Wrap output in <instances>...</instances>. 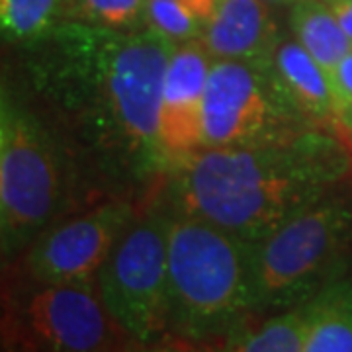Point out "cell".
<instances>
[{"label": "cell", "mask_w": 352, "mask_h": 352, "mask_svg": "<svg viewBox=\"0 0 352 352\" xmlns=\"http://www.w3.org/2000/svg\"><path fill=\"white\" fill-rule=\"evenodd\" d=\"M331 88L335 98V129L352 145V50L337 65Z\"/></svg>", "instance_id": "19"}, {"label": "cell", "mask_w": 352, "mask_h": 352, "mask_svg": "<svg viewBox=\"0 0 352 352\" xmlns=\"http://www.w3.org/2000/svg\"><path fill=\"white\" fill-rule=\"evenodd\" d=\"M352 261V206L331 194L251 243L252 311L298 307L344 276Z\"/></svg>", "instance_id": "5"}, {"label": "cell", "mask_w": 352, "mask_h": 352, "mask_svg": "<svg viewBox=\"0 0 352 352\" xmlns=\"http://www.w3.org/2000/svg\"><path fill=\"white\" fill-rule=\"evenodd\" d=\"M182 2L204 22L210 18V14L214 12L215 4H217V0H182Z\"/></svg>", "instance_id": "21"}, {"label": "cell", "mask_w": 352, "mask_h": 352, "mask_svg": "<svg viewBox=\"0 0 352 352\" xmlns=\"http://www.w3.org/2000/svg\"><path fill=\"white\" fill-rule=\"evenodd\" d=\"M2 333L6 346L24 351H118L135 342L108 311L96 280H28L10 302Z\"/></svg>", "instance_id": "7"}, {"label": "cell", "mask_w": 352, "mask_h": 352, "mask_svg": "<svg viewBox=\"0 0 352 352\" xmlns=\"http://www.w3.org/2000/svg\"><path fill=\"white\" fill-rule=\"evenodd\" d=\"M264 2H268V4H278V6H294V4L300 2V0H264Z\"/></svg>", "instance_id": "22"}, {"label": "cell", "mask_w": 352, "mask_h": 352, "mask_svg": "<svg viewBox=\"0 0 352 352\" xmlns=\"http://www.w3.org/2000/svg\"><path fill=\"white\" fill-rule=\"evenodd\" d=\"M351 153H352V145H351Z\"/></svg>", "instance_id": "23"}, {"label": "cell", "mask_w": 352, "mask_h": 352, "mask_svg": "<svg viewBox=\"0 0 352 352\" xmlns=\"http://www.w3.org/2000/svg\"><path fill=\"white\" fill-rule=\"evenodd\" d=\"M170 219L168 204L135 217L96 274L108 311L139 344L168 333Z\"/></svg>", "instance_id": "6"}, {"label": "cell", "mask_w": 352, "mask_h": 352, "mask_svg": "<svg viewBox=\"0 0 352 352\" xmlns=\"http://www.w3.org/2000/svg\"><path fill=\"white\" fill-rule=\"evenodd\" d=\"M71 190V164L55 131L6 82L0 96V249L20 258L57 221Z\"/></svg>", "instance_id": "4"}, {"label": "cell", "mask_w": 352, "mask_h": 352, "mask_svg": "<svg viewBox=\"0 0 352 352\" xmlns=\"http://www.w3.org/2000/svg\"><path fill=\"white\" fill-rule=\"evenodd\" d=\"M200 39L214 59L270 63L284 36L268 2L217 0Z\"/></svg>", "instance_id": "11"}, {"label": "cell", "mask_w": 352, "mask_h": 352, "mask_svg": "<svg viewBox=\"0 0 352 352\" xmlns=\"http://www.w3.org/2000/svg\"><path fill=\"white\" fill-rule=\"evenodd\" d=\"M305 351L352 352V274L337 278L302 303Z\"/></svg>", "instance_id": "13"}, {"label": "cell", "mask_w": 352, "mask_h": 352, "mask_svg": "<svg viewBox=\"0 0 352 352\" xmlns=\"http://www.w3.org/2000/svg\"><path fill=\"white\" fill-rule=\"evenodd\" d=\"M67 0H0L2 38L20 47H32L65 22Z\"/></svg>", "instance_id": "16"}, {"label": "cell", "mask_w": 352, "mask_h": 352, "mask_svg": "<svg viewBox=\"0 0 352 352\" xmlns=\"http://www.w3.org/2000/svg\"><path fill=\"white\" fill-rule=\"evenodd\" d=\"M315 127L286 96L270 63L214 59L204 94V145L261 147Z\"/></svg>", "instance_id": "8"}, {"label": "cell", "mask_w": 352, "mask_h": 352, "mask_svg": "<svg viewBox=\"0 0 352 352\" xmlns=\"http://www.w3.org/2000/svg\"><path fill=\"white\" fill-rule=\"evenodd\" d=\"M147 0H67L65 20L100 25L110 30H139L145 28Z\"/></svg>", "instance_id": "17"}, {"label": "cell", "mask_w": 352, "mask_h": 352, "mask_svg": "<svg viewBox=\"0 0 352 352\" xmlns=\"http://www.w3.org/2000/svg\"><path fill=\"white\" fill-rule=\"evenodd\" d=\"M249 311L251 243L206 219L173 210L168 333L190 340L226 335Z\"/></svg>", "instance_id": "3"}, {"label": "cell", "mask_w": 352, "mask_h": 352, "mask_svg": "<svg viewBox=\"0 0 352 352\" xmlns=\"http://www.w3.org/2000/svg\"><path fill=\"white\" fill-rule=\"evenodd\" d=\"M272 73L292 104L315 127H335V98L327 73L298 39H282L272 55Z\"/></svg>", "instance_id": "12"}, {"label": "cell", "mask_w": 352, "mask_h": 352, "mask_svg": "<svg viewBox=\"0 0 352 352\" xmlns=\"http://www.w3.org/2000/svg\"><path fill=\"white\" fill-rule=\"evenodd\" d=\"M352 173L351 149L321 127L261 147L192 153L168 173V206L249 243L333 194Z\"/></svg>", "instance_id": "2"}, {"label": "cell", "mask_w": 352, "mask_h": 352, "mask_svg": "<svg viewBox=\"0 0 352 352\" xmlns=\"http://www.w3.org/2000/svg\"><path fill=\"white\" fill-rule=\"evenodd\" d=\"M305 315L302 305L268 317L256 327H247L243 319L227 331L223 351L237 352H303L305 351Z\"/></svg>", "instance_id": "15"}, {"label": "cell", "mask_w": 352, "mask_h": 352, "mask_svg": "<svg viewBox=\"0 0 352 352\" xmlns=\"http://www.w3.org/2000/svg\"><path fill=\"white\" fill-rule=\"evenodd\" d=\"M323 2H327L335 18L339 20L342 32L352 41V0H323Z\"/></svg>", "instance_id": "20"}, {"label": "cell", "mask_w": 352, "mask_h": 352, "mask_svg": "<svg viewBox=\"0 0 352 352\" xmlns=\"http://www.w3.org/2000/svg\"><path fill=\"white\" fill-rule=\"evenodd\" d=\"M289 25L294 39L321 65L329 80L340 59L352 50V41L342 32L339 20L323 0H300L292 6Z\"/></svg>", "instance_id": "14"}, {"label": "cell", "mask_w": 352, "mask_h": 352, "mask_svg": "<svg viewBox=\"0 0 352 352\" xmlns=\"http://www.w3.org/2000/svg\"><path fill=\"white\" fill-rule=\"evenodd\" d=\"M145 24L173 38L176 43L200 38L204 20L190 10L182 0H147Z\"/></svg>", "instance_id": "18"}, {"label": "cell", "mask_w": 352, "mask_h": 352, "mask_svg": "<svg viewBox=\"0 0 352 352\" xmlns=\"http://www.w3.org/2000/svg\"><path fill=\"white\" fill-rule=\"evenodd\" d=\"M133 219L135 208L129 201L113 200L55 221L22 254L25 276L34 282L96 280L113 245Z\"/></svg>", "instance_id": "9"}, {"label": "cell", "mask_w": 352, "mask_h": 352, "mask_svg": "<svg viewBox=\"0 0 352 352\" xmlns=\"http://www.w3.org/2000/svg\"><path fill=\"white\" fill-rule=\"evenodd\" d=\"M175 50V39L151 25L122 32L65 20L25 47V69L102 170L145 180L170 168L159 126Z\"/></svg>", "instance_id": "1"}, {"label": "cell", "mask_w": 352, "mask_h": 352, "mask_svg": "<svg viewBox=\"0 0 352 352\" xmlns=\"http://www.w3.org/2000/svg\"><path fill=\"white\" fill-rule=\"evenodd\" d=\"M212 63L214 57L200 38L176 43L168 61L159 131L170 168L204 145V94Z\"/></svg>", "instance_id": "10"}]
</instances>
